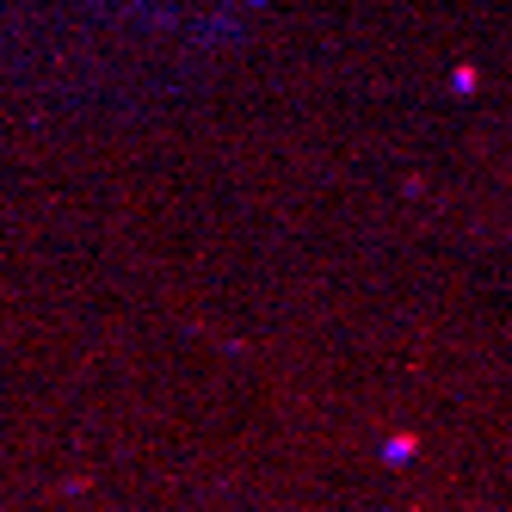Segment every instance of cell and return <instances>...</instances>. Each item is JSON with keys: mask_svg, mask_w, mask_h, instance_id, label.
<instances>
[{"mask_svg": "<svg viewBox=\"0 0 512 512\" xmlns=\"http://www.w3.org/2000/svg\"><path fill=\"white\" fill-rule=\"evenodd\" d=\"M414 457V432H401V438H389V463H408Z\"/></svg>", "mask_w": 512, "mask_h": 512, "instance_id": "obj_1", "label": "cell"}]
</instances>
